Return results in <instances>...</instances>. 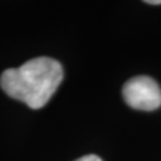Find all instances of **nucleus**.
<instances>
[{
  "mask_svg": "<svg viewBox=\"0 0 161 161\" xmlns=\"http://www.w3.org/2000/svg\"><path fill=\"white\" fill-rule=\"evenodd\" d=\"M63 79V69L58 60L39 57L18 69H7L0 77L3 92L31 109H40L54 95Z\"/></svg>",
  "mask_w": 161,
  "mask_h": 161,
  "instance_id": "nucleus-1",
  "label": "nucleus"
},
{
  "mask_svg": "<svg viewBox=\"0 0 161 161\" xmlns=\"http://www.w3.org/2000/svg\"><path fill=\"white\" fill-rule=\"evenodd\" d=\"M124 99L130 108L152 112L161 106V89L149 77H134L124 85Z\"/></svg>",
  "mask_w": 161,
  "mask_h": 161,
  "instance_id": "nucleus-2",
  "label": "nucleus"
},
{
  "mask_svg": "<svg viewBox=\"0 0 161 161\" xmlns=\"http://www.w3.org/2000/svg\"><path fill=\"white\" fill-rule=\"evenodd\" d=\"M77 161H102L98 156H95V154H87V156H83V157H80L78 158Z\"/></svg>",
  "mask_w": 161,
  "mask_h": 161,
  "instance_id": "nucleus-3",
  "label": "nucleus"
},
{
  "mask_svg": "<svg viewBox=\"0 0 161 161\" xmlns=\"http://www.w3.org/2000/svg\"><path fill=\"white\" fill-rule=\"evenodd\" d=\"M148 4H161V0H147Z\"/></svg>",
  "mask_w": 161,
  "mask_h": 161,
  "instance_id": "nucleus-4",
  "label": "nucleus"
}]
</instances>
